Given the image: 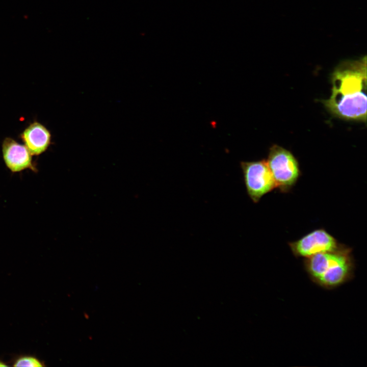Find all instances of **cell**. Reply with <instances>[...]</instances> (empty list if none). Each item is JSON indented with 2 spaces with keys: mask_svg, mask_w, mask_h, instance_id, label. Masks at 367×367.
I'll return each instance as SVG.
<instances>
[{
  "mask_svg": "<svg viewBox=\"0 0 367 367\" xmlns=\"http://www.w3.org/2000/svg\"><path fill=\"white\" fill-rule=\"evenodd\" d=\"M331 94L322 102L331 114L346 120L366 121V60L340 63L331 75Z\"/></svg>",
  "mask_w": 367,
  "mask_h": 367,
  "instance_id": "6da1fadb",
  "label": "cell"
},
{
  "mask_svg": "<svg viewBox=\"0 0 367 367\" xmlns=\"http://www.w3.org/2000/svg\"><path fill=\"white\" fill-rule=\"evenodd\" d=\"M304 267L314 282L325 289L335 288L353 277L355 264L352 249L340 244L334 250L306 258Z\"/></svg>",
  "mask_w": 367,
  "mask_h": 367,
  "instance_id": "7a4b0ae2",
  "label": "cell"
},
{
  "mask_svg": "<svg viewBox=\"0 0 367 367\" xmlns=\"http://www.w3.org/2000/svg\"><path fill=\"white\" fill-rule=\"evenodd\" d=\"M276 184L281 192H289L301 175L299 163L289 150L277 145L272 146L266 160Z\"/></svg>",
  "mask_w": 367,
  "mask_h": 367,
  "instance_id": "3957f363",
  "label": "cell"
},
{
  "mask_svg": "<svg viewBox=\"0 0 367 367\" xmlns=\"http://www.w3.org/2000/svg\"><path fill=\"white\" fill-rule=\"evenodd\" d=\"M241 167L247 193L254 203L276 188L266 160L242 162Z\"/></svg>",
  "mask_w": 367,
  "mask_h": 367,
  "instance_id": "277c9868",
  "label": "cell"
},
{
  "mask_svg": "<svg viewBox=\"0 0 367 367\" xmlns=\"http://www.w3.org/2000/svg\"><path fill=\"white\" fill-rule=\"evenodd\" d=\"M289 245L296 257H309L336 249L340 244L323 228L316 229Z\"/></svg>",
  "mask_w": 367,
  "mask_h": 367,
  "instance_id": "5b68a950",
  "label": "cell"
},
{
  "mask_svg": "<svg viewBox=\"0 0 367 367\" xmlns=\"http://www.w3.org/2000/svg\"><path fill=\"white\" fill-rule=\"evenodd\" d=\"M2 154L6 166L12 172L28 169L37 171L32 161V155L28 149L12 138L7 137L4 140Z\"/></svg>",
  "mask_w": 367,
  "mask_h": 367,
  "instance_id": "8992f818",
  "label": "cell"
},
{
  "mask_svg": "<svg viewBox=\"0 0 367 367\" xmlns=\"http://www.w3.org/2000/svg\"><path fill=\"white\" fill-rule=\"evenodd\" d=\"M20 137L32 155L42 154L47 149L51 143L49 130L37 121L31 123L27 127Z\"/></svg>",
  "mask_w": 367,
  "mask_h": 367,
  "instance_id": "52a82bcc",
  "label": "cell"
},
{
  "mask_svg": "<svg viewBox=\"0 0 367 367\" xmlns=\"http://www.w3.org/2000/svg\"><path fill=\"white\" fill-rule=\"evenodd\" d=\"M14 366H42L43 365L36 358L30 357H22L19 358L14 363Z\"/></svg>",
  "mask_w": 367,
  "mask_h": 367,
  "instance_id": "ba28073f",
  "label": "cell"
},
{
  "mask_svg": "<svg viewBox=\"0 0 367 367\" xmlns=\"http://www.w3.org/2000/svg\"><path fill=\"white\" fill-rule=\"evenodd\" d=\"M7 365L4 364L3 362L0 361V366H7Z\"/></svg>",
  "mask_w": 367,
  "mask_h": 367,
  "instance_id": "9c48e42d",
  "label": "cell"
}]
</instances>
